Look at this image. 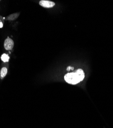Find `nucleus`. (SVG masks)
<instances>
[{
  "label": "nucleus",
  "mask_w": 113,
  "mask_h": 128,
  "mask_svg": "<svg viewBox=\"0 0 113 128\" xmlns=\"http://www.w3.org/2000/svg\"><path fill=\"white\" fill-rule=\"evenodd\" d=\"M65 80L68 84H75L80 82L77 74L75 72L68 73L64 76Z\"/></svg>",
  "instance_id": "f257e3e1"
},
{
  "label": "nucleus",
  "mask_w": 113,
  "mask_h": 128,
  "mask_svg": "<svg viewBox=\"0 0 113 128\" xmlns=\"http://www.w3.org/2000/svg\"><path fill=\"white\" fill-rule=\"evenodd\" d=\"M14 46L13 40L9 38H6L4 42V48L7 50H11Z\"/></svg>",
  "instance_id": "f03ea898"
},
{
  "label": "nucleus",
  "mask_w": 113,
  "mask_h": 128,
  "mask_svg": "<svg viewBox=\"0 0 113 128\" xmlns=\"http://www.w3.org/2000/svg\"><path fill=\"white\" fill-rule=\"evenodd\" d=\"M39 4L44 8H52L55 6V3L47 0H41L39 2Z\"/></svg>",
  "instance_id": "7ed1b4c3"
},
{
  "label": "nucleus",
  "mask_w": 113,
  "mask_h": 128,
  "mask_svg": "<svg viewBox=\"0 0 113 128\" xmlns=\"http://www.w3.org/2000/svg\"><path fill=\"white\" fill-rule=\"evenodd\" d=\"M75 72L77 74L80 82L83 80L85 78V73L84 72V71L81 69H78L75 71Z\"/></svg>",
  "instance_id": "20e7f679"
},
{
  "label": "nucleus",
  "mask_w": 113,
  "mask_h": 128,
  "mask_svg": "<svg viewBox=\"0 0 113 128\" xmlns=\"http://www.w3.org/2000/svg\"><path fill=\"white\" fill-rule=\"evenodd\" d=\"M20 13H15V14H13L9 15V16H8L7 17V20H16L19 16Z\"/></svg>",
  "instance_id": "39448f33"
},
{
  "label": "nucleus",
  "mask_w": 113,
  "mask_h": 128,
  "mask_svg": "<svg viewBox=\"0 0 113 128\" xmlns=\"http://www.w3.org/2000/svg\"><path fill=\"white\" fill-rule=\"evenodd\" d=\"M7 73V69L6 67H3L1 70V78H4Z\"/></svg>",
  "instance_id": "423d86ee"
},
{
  "label": "nucleus",
  "mask_w": 113,
  "mask_h": 128,
  "mask_svg": "<svg viewBox=\"0 0 113 128\" xmlns=\"http://www.w3.org/2000/svg\"><path fill=\"white\" fill-rule=\"evenodd\" d=\"M1 60L4 62H8L9 60V56L6 54H3L1 56Z\"/></svg>",
  "instance_id": "0eeeda50"
},
{
  "label": "nucleus",
  "mask_w": 113,
  "mask_h": 128,
  "mask_svg": "<svg viewBox=\"0 0 113 128\" xmlns=\"http://www.w3.org/2000/svg\"><path fill=\"white\" fill-rule=\"evenodd\" d=\"M70 69L73 70V69H74V67H72L69 66V67H68L67 68V71H69Z\"/></svg>",
  "instance_id": "6e6552de"
},
{
  "label": "nucleus",
  "mask_w": 113,
  "mask_h": 128,
  "mask_svg": "<svg viewBox=\"0 0 113 128\" xmlns=\"http://www.w3.org/2000/svg\"><path fill=\"white\" fill-rule=\"evenodd\" d=\"M3 23H2V22H0V28H2V27H3Z\"/></svg>",
  "instance_id": "1a4fd4ad"
}]
</instances>
